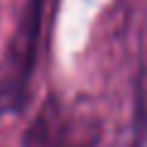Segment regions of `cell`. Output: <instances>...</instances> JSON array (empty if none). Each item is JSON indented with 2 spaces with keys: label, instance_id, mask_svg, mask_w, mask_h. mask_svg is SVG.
<instances>
[{
  "label": "cell",
  "instance_id": "6da1fadb",
  "mask_svg": "<svg viewBox=\"0 0 147 147\" xmlns=\"http://www.w3.org/2000/svg\"><path fill=\"white\" fill-rule=\"evenodd\" d=\"M44 0H27L25 12L12 32L0 66V113H17L25 103V93L37 61L39 30H42Z\"/></svg>",
  "mask_w": 147,
  "mask_h": 147
},
{
  "label": "cell",
  "instance_id": "7a4b0ae2",
  "mask_svg": "<svg viewBox=\"0 0 147 147\" xmlns=\"http://www.w3.org/2000/svg\"><path fill=\"white\" fill-rule=\"evenodd\" d=\"M96 125L71 108L47 100L25 132V147H91Z\"/></svg>",
  "mask_w": 147,
  "mask_h": 147
}]
</instances>
